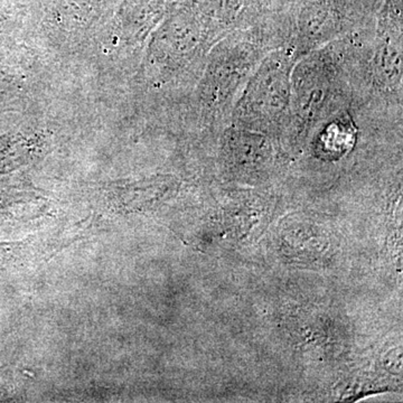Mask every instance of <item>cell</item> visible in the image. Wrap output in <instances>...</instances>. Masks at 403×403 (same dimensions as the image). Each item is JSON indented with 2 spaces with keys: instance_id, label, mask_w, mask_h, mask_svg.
<instances>
[{
  "instance_id": "cell-1",
  "label": "cell",
  "mask_w": 403,
  "mask_h": 403,
  "mask_svg": "<svg viewBox=\"0 0 403 403\" xmlns=\"http://www.w3.org/2000/svg\"><path fill=\"white\" fill-rule=\"evenodd\" d=\"M288 56H269L258 67L237 105L235 121L244 130H278L291 105Z\"/></svg>"
}]
</instances>
